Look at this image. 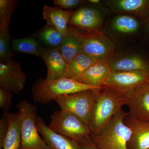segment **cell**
Here are the masks:
<instances>
[{"label":"cell","mask_w":149,"mask_h":149,"mask_svg":"<svg viewBox=\"0 0 149 149\" xmlns=\"http://www.w3.org/2000/svg\"><path fill=\"white\" fill-rule=\"evenodd\" d=\"M125 94L104 86L99 89L90 119L91 133L98 135L109 124L113 116L127 105Z\"/></svg>","instance_id":"1"},{"label":"cell","mask_w":149,"mask_h":149,"mask_svg":"<svg viewBox=\"0 0 149 149\" xmlns=\"http://www.w3.org/2000/svg\"><path fill=\"white\" fill-rule=\"evenodd\" d=\"M98 88H100L63 77L52 80L40 78L32 85L31 91L34 102L37 103L46 104L55 100L60 96L63 95Z\"/></svg>","instance_id":"2"},{"label":"cell","mask_w":149,"mask_h":149,"mask_svg":"<svg viewBox=\"0 0 149 149\" xmlns=\"http://www.w3.org/2000/svg\"><path fill=\"white\" fill-rule=\"evenodd\" d=\"M68 34L78 40L82 52L97 60H108L114 54V43L100 29L82 32L75 27H68Z\"/></svg>","instance_id":"3"},{"label":"cell","mask_w":149,"mask_h":149,"mask_svg":"<svg viewBox=\"0 0 149 149\" xmlns=\"http://www.w3.org/2000/svg\"><path fill=\"white\" fill-rule=\"evenodd\" d=\"M128 114L123 110L113 116L109 124L100 134H91L93 142L100 149H128L131 130L124 119Z\"/></svg>","instance_id":"4"},{"label":"cell","mask_w":149,"mask_h":149,"mask_svg":"<svg viewBox=\"0 0 149 149\" xmlns=\"http://www.w3.org/2000/svg\"><path fill=\"white\" fill-rule=\"evenodd\" d=\"M21 116V143L19 149H51L39 135L36 119L37 107L27 100L17 104Z\"/></svg>","instance_id":"5"},{"label":"cell","mask_w":149,"mask_h":149,"mask_svg":"<svg viewBox=\"0 0 149 149\" xmlns=\"http://www.w3.org/2000/svg\"><path fill=\"white\" fill-rule=\"evenodd\" d=\"M100 88L63 95L55 101L61 111L76 116L89 126L91 113Z\"/></svg>","instance_id":"6"},{"label":"cell","mask_w":149,"mask_h":149,"mask_svg":"<svg viewBox=\"0 0 149 149\" xmlns=\"http://www.w3.org/2000/svg\"><path fill=\"white\" fill-rule=\"evenodd\" d=\"M48 126L55 133L77 142L91 134L90 127L83 120L61 110L54 112Z\"/></svg>","instance_id":"7"},{"label":"cell","mask_w":149,"mask_h":149,"mask_svg":"<svg viewBox=\"0 0 149 149\" xmlns=\"http://www.w3.org/2000/svg\"><path fill=\"white\" fill-rule=\"evenodd\" d=\"M149 72L147 71H112L104 86L123 94L148 83Z\"/></svg>","instance_id":"8"},{"label":"cell","mask_w":149,"mask_h":149,"mask_svg":"<svg viewBox=\"0 0 149 149\" xmlns=\"http://www.w3.org/2000/svg\"><path fill=\"white\" fill-rule=\"evenodd\" d=\"M26 77L19 61L13 59L8 64L0 63V88L4 91L19 94L24 89Z\"/></svg>","instance_id":"9"},{"label":"cell","mask_w":149,"mask_h":149,"mask_svg":"<svg viewBox=\"0 0 149 149\" xmlns=\"http://www.w3.org/2000/svg\"><path fill=\"white\" fill-rule=\"evenodd\" d=\"M129 115L137 120L149 122V85H141L125 93Z\"/></svg>","instance_id":"10"},{"label":"cell","mask_w":149,"mask_h":149,"mask_svg":"<svg viewBox=\"0 0 149 149\" xmlns=\"http://www.w3.org/2000/svg\"><path fill=\"white\" fill-rule=\"evenodd\" d=\"M112 71H147L149 72V61L134 54H116L108 60Z\"/></svg>","instance_id":"11"},{"label":"cell","mask_w":149,"mask_h":149,"mask_svg":"<svg viewBox=\"0 0 149 149\" xmlns=\"http://www.w3.org/2000/svg\"><path fill=\"white\" fill-rule=\"evenodd\" d=\"M101 15L96 9L83 7L74 11L68 24L85 32L100 29L101 26Z\"/></svg>","instance_id":"12"},{"label":"cell","mask_w":149,"mask_h":149,"mask_svg":"<svg viewBox=\"0 0 149 149\" xmlns=\"http://www.w3.org/2000/svg\"><path fill=\"white\" fill-rule=\"evenodd\" d=\"M124 122L131 130L128 149H149V122L137 120L128 113Z\"/></svg>","instance_id":"13"},{"label":"cell","mask_w":149,"mask_h":149,"mask_svg":"<svg viewBox=\"0 0 149 149\" xmlns=\"http://www.w3.org/2000/svg\"><path fill=\"white\" fill-rule=\"evenodd\" d=\"M42 59L47 68L45 79L49 80H57L64 77L68 64L62 55L59 48H43Z\"/></svg>","instance_id":"14"},{"label":"cell","mask_w":149,"mask_h":149,"mask_svg":"<svg viewBox=\"0 0 149 149\" xmlns=\"http://www.w3.org/2000/svg\"><path fill=\"white\" fill-rule=\"evenodd\" d=\"M36 123L38 132L51 149H80L77 141L54 132L49 128L43 118L38 115Z\"/></svg>","instance_id":"15"},{"label":"cell","mask_w":149,"mask_h":149,"mask_svg":"<svg viewBox=\"0 0 149 149\" xmlns=\"http://www.w3.org/2000/svg\"><path fill=\"white\" fill-rule=\"evenodd\" d=\"M111 72L108 61L98 60L90 67L77 81L96 88H102L105 85Z\"/></svg>","instance_id":"16"},{"label":"cell","mask_w":149,"mask_h":149,"mask_svg":"<svg viewBox=\"0 0 149 149\" xmlns=\"http://www.w3.org/2000/svg\"><path fill=\"white\" fill-rule=\"evenodd\" d=\"M74 11L65 10L58 7L45 5L43 7V18L47 24L54 26L64 37L68 35V25Z\"/></svg>","instance_id":"17"},{"label":"cell","mask_w":149,"mask_h":149,"mask_svg":"<svg viewBox=\"0 0 149 149\" xmlns=\"http://www.w3.org/2000/svg\"><path fill=\"white\" fill-rule=\"evenodd\" d=\"M116 12L131 14L146 22L149 18V0H116L110 2Z\"/></svg>","instance_id":"18"},{"label":"cell","mask_w":149,"mask_h":149,"mask_svg":"<svg viewBox=\"0 0 149 149\" xmlns=\"http://www.w3.org/2000/svg\"><path fill=\"white\" fill-rule=\"evenodd\" d=\"M8 119L9 127L3 149H19L21 143V116L19 113H4Z\"/></svg>","instance_id":"19"},{"label":"cell","mask_w":149,"mask_h":149,"mask_svg":"<svg viewBox=\"0 0 149 149\" xmlns=\"http://www.w3.org/2000/svg\"><path fill=\"white\" fill-rule=\"evenodd\" d=\"M97 61L85 53H80L68 64L63 77L77 81L85 71Z\"/></svg>","instance_id":"20"},{"label":"cell","mask_w":149,"mask_h":149,"mask_svg":"<svg viewBox=\"0 0 149 149\" xmlns=\"http://www.w3.org/2000/svg\"><path fill=\"white\" fill-rule=\"evenodd\" d=\"M36 35L23 38H13L11 41L13 49L17 53L27 54L42 59L43 48Z\"/></svg>","instance_id":"21"},{"label":"cell","mask_w":149,"mask_h":149,"mask_svg":"<svg viewBox=\"0 0 149 149\" xmlns=\"http://www.w3.org/2000/svg\"><path fill=\"white\" fill-rule=\"evenodd\" d=\"M35 35L49 49L59 48L64 38L54 26L47 24Z\"/></svg>","instance_id":"22"},{"label":"cell","mask_w":149,"mask_h":149,"mask_svg":"<svg viewBox=\"0 0 149 149\" xmlns=\"http://www.w3.org/2000/svg\"><path fill=\"white\" fill-rule=\"evenodd\" d=\"M58 48L67 64L82 52L79 41L74 36L68 34L64 37Z\"/></svg>","instance_id":"23"},{"label":"cell","mask_w":149,"mask_h":149,"mask_svg":"<svg viewBox=\"0 0 149 149\" xmlns=\"http://www.w3.org/2000/svg\"><path fill=\"white\" fill-rule=\"evenodd\" d=\"M139 21L133 17L129 15H120L115 18L113 22L115 30L120 33H132L139 29Z\"/></svg>","instance_id":"24"},{"label":"cell","mask_w":149,"mask_h":149,"mask_svg":"<svg viewBox=\"0 0 149 149\" xmlns=\"http://www.w3.org/2000/svg\"><path fill=\"white\" fill-rule=\"evenodd\" d=\"M18 3L17 0H0V30H9L13 14Z\"/></svg>","instance_id":"25"},{"label":"cell","mask_w":149,"mask_h":149,"mask_svg":"<svg viewBox=\"0 0 149 149\" xmlns=\"http://www.w3.org/2000/svg\"><path fill=\"white\" fill-rule=\"evenodd\" d=\"M9 30H0V63L8 64L13 60L14 54L10 46Z\"/></svg>","instance_id":"26"},{"label":"cell","mask_w":149,"mask_h":149,"mask_svg":"<svg viewBox=\"0 0 149 149\" xmlns=\"http://www.w3.org/2000/svg\"><path fill=\"white\" fill-rule=\"evenodd\" d=\"M13 93L0 88V108L4 113L8 112L13 104Z\"/></svg>","instance_id":"27"},{"label":"cell","mask_w":149,"mask_h":149,"mask_svg":"<svg viewBox=\"0 0 149 149\" xmlns=\"http://www.w3.org/2000/svg\"><path fill=\"white\" fill-rule=\"evenodd\" d=\"M85 2V1L81 0H54V5L59 7L60 8L65 10H70V9L76 8L77 7L82 5Z\"/></svg>","instance_id":"28"},{"label":"cell","mask_w":149,"mask_h":149,"mask_svg":"<svg viewBox=\"0 0 149 149\" xmlns=\"http://www.w3.org/2000/svg\"><path fill=\"white\" fill-rule=\"evenodd\" d=\"M9 124L8 119L4 113L1 115L0 119V149H3L4 142L8 133Z\"/></svg>","instance_id":"29"},{"label":"cell","mask_w":149,"mask_h":149,"mask_svg":"<svg viewBox=\"0 0 149 149\" xmlns=\"http://www.w3.org/2000/svg\"><path fill=\"white\" fill-rule=\"evenodd\" d=\"M90 135L84 137L77 142L79 149H100L94 143Z\"/></svg>","instance_id":"30"},{"label":"cell","mask_w":149,"mask_h":149,"mask_svg":"<svg viewBox=\"0 0 149 149\" xmlns=\"http://www.w3.org/2000/svg\"><path fill=\"white\" fill-rule=\"evenodd\" d=\"M88 1V2L91 3L93 4H97L100 2V1L99 0H89Z\"/></svg>","instance_id":"31"},{"label":"cell","mask_w":149,"mask_h":149,"mask_svg":"<svg viewBox=\"0 0 149 149\" xmlns=\"http://www.w3.org/2000/svg\"><path fill=\"white\" fill-rule=\"evenodd\" d=\"M147 26H148V28L149 29V18L148 20L146 21Z\"/></svg>","instance_id":"32"},{"label":"cell","mask_w":149,"mask_h":149,"mask_svg":"<svg viewBox=\"0 0 149 149\" xmlns=\"http://www.w3.org/2000/svg\"><path fill=\"white\" fill-rule=\"evenodd\" d=\"M148 84V85H149V80H148V83H147Z\"/></svg>","instance_id":"33"}]
</instances>
